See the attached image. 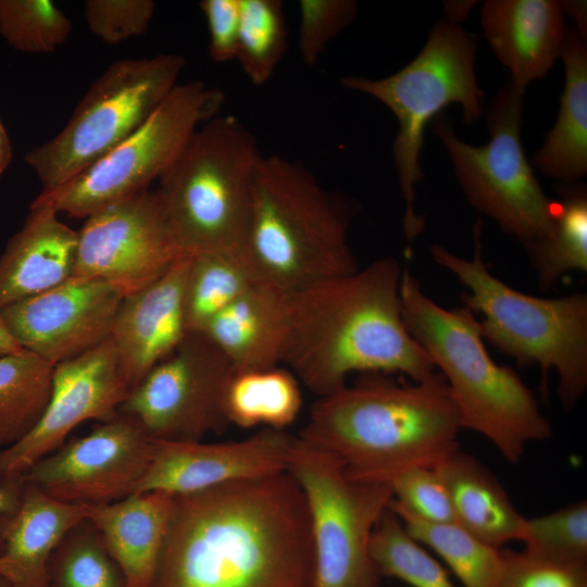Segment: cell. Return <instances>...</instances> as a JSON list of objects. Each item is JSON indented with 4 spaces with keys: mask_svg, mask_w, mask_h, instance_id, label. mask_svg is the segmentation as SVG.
<instances>
[{
    "mask_svg": "<svg viewBox=\"0 0 587 587\" xmlns=\"http://www.w3.org/2000/svg\"><path fill=\"white\" fill-rule=\"evenodd\" d=\"M151 587H314L296 479L283 472L175 496Z\"/></svg>",
    "mask_w": 587,
    "mask_h": 587,
    "instance_id": "6da1fadb",
    "label": "cell"
},
{
    "mask_svg": "<svg viewBox=\"0 0 587 587\" xmlns=\"http://www.w3.org/2000/svg\"><path fill=\"white\" fill-rule=\"evenodd\" d=\"M403 267L379 258L364 268L288 294L282 363L319 397L353 373H400L421 382L437 371L403 322Z\"/></svg>",
    "mask_w": 587,
    "mask_h": 587,
    "instance_id": "7a4b0ae2",
    "label": "cell"
},
{
    "mask_svg": "<svg viewBox=\"0 0 587 587\" xmlns=\"http://www.w3.org/2000/svg\"><path fill=\"white\" fill-rule=\"evenodd\" d=\"M376 375L319 397L299 438L351 476L380 483L459 447L461 419L439 372L409 384Z\"/></svg>",
    "mask_w": 587,
    "mask_h": 587,
    "instance_id": "3957f363",
    "label": "cell"
},
{
    "mask_svg": "<svg viewBox=\"0 0 587 587\" xmlns=\"http://www.w3.org/2000/svg\"><path fill=\"white\" fill-rule=\"evenodd\" d=\"M353 210L300 162L262 155L243 259L259 283L292 294L359 268L349 245Z\"/></svg>",
    "mask_w": 587,
    "mask_h": 587,
    "instance_id": "277c9868",
    "label": "cell"
},
{
    "mask_svg": "<svg viewBox=\"0 0 587 587\" xmlns=\"http://www.w3.org/2000/svg\"><path fill=\"white\" fill-rule=\"evenodd\" d=\"M400 299L405 327L442 375L462 428L486 437L512 464L529 442L551 436L533 392L511 367L490 357L475 313L466 307L442 308L407 267Z\"/></svg>",
    "mask_w": 587,
    "mask_h": 587,
    "instance_id": "5b68a950",
    "label": "cell"
},
{
    "mask_svg": "<svg viewBox=\"0 0 587 587\" xmlns=\"http://www.w3.org/2000/svg\"><path fill=\"white\" fill-rule=\"evenodd\" d=\"M479 218L471 260L434 243V261L466 288L463 300L482 315L483 338L520 365H537L544 375L555 371L563 408L574 407L587 387V295L541 298L512 288L484 263Z\"/></svg>",
    "mask_w": 587,
    "mask_h": 587,
    "instance_id": "8992f818",
    "label": "cell"
},
{
    "mask_svg": "<svg viewBox=\"0 0 587 587\" xmlns=\"http://www.w3.org/2000/svg\"><path fill=\"white\" fill-rule=\"evenodd\" d=\"M261 158L254 136L233 115L218 114L196 130L157 189L187 253L243 258Z\"/></svg>",
    "mask_w": 587,
    "mask_h": 587,
    "instance_id": "52a82bcc",
    "label": "cell"
},
{
    "mask_svg": "<svg viewBox=\"0 0 587 587\" xmlns=\"http://www.w3.org/2000/svg\"><path fill=\"white\" fill-rule=\"evenodd\" d=\"M476 42L460 25L438 21L419 54L398 72L380 78L345 76L340 84L385 104L398 121L392 146L402 198L403 232L412 241L424 229L415 212V186L423 178L420 157L424 130L450 104H459L467 124L483 114L484 92L475 74Z\"/></svg>",
    "mask_w": 587,
    "mask_h": 587,
    "instance_id": "ba28073f",
    "label": "cell"
},
{
    "mask_svg": "<svg viewBox=\"0 0 587 587\" xmlns=\"http://www.w3.org/2000/svg\"><path fill=\"white\" fill-rule=\"evenodd\" d=\"M224 101L222 90L202 82L178 83L133 134L65 183L42 189L30 205L86 218L149 190Z\"/></svg>",
    "mask_w": 587,
    "mask_h": 587,
    "instance_id": "9c48e42d",
    "label": "cell"
},
{
    "mask_svg": "<svg viewBox=\"0 0 587 587\" xmlns=\"http://www.w3.org/2000/svg\"><path fill=\"white\" fill-rule=\"evenodd\" d=\"M184 66L175 53L110 64L64 127L25 154L42 189L65 183L139 128L178 84Z\"/></svg>",
    "mask_w": 587,
    "mask_h": 587,
    "instance_id": "30bf717a",
    "label": "cell"
},
{
    "mask_svg": "<svg viewBox=\"0 0 587 587\" xmlns=\"http://www.w3.org/2000/svg\"><path fill=\"white\" fill-rule=\"evenodd\" d=\"M523 95L510 83L497 92L486 115L490 139L483 146L460 139L442 114L430 125L469 203L526 247L550 229L554 201L544 192L523 149Z\"/></svg>",
    "mask_w": 587,
    "mask_h": 587,
    "instance_id": "8fae6325",
    "label": "cell"
},
{
    "mask_svg": "<svg viewBox=\"0 0 587 587\" xmlns=\"http://www.w3.org/2000/svg\"><path fill=\"white\" fill-rule=\"evenodd\" d=\"M287 472L309 511L314 587H379L370 544L394 497L391 484L351 476L337 459L299 436Z\"/></svg>",
    "mask_w": 587,
    "mask_h": 587,
    "instance_id": "7c38bea8",
    "label": "cell"
},
{
    "mask_svg": "<svg viewBox=\"0 0 587 587\" xmlns=\"http://www.w3.org/2000/svg\"><path fill=\"white\" fill-rule=\"evenodd\" d=\"M235 374L201 333H189L127 395L118 412L134 417L152 440L202 441L230 424L226 410Z\"/></svg>",
    "mask_w": 587,
    "mask_h": 587,
    "instance_id": "4fadbf2b",
    "label": "cell"
},
{
    "mask_svg": "<svg viewBox=\"0 0 587 587\" xmlns=\"http://www.w3.org/2000/svg\"><path fill=\"white\" fill-rule=\"evenodd\" d=\"M76 232L73 277L101 279L123 297L147 287L187 254L158 190L95 212Z\"/></svg>",
    "mask_w": 587,
    "mask_h": 587,
    "instance_id": "5bb4252c",
    "label": "cell"
},
{
    "mask_svg": "<svg viewBox=\"0 0 587 587\" xmlns=\"http://www.w3.org/2000/svg\"><path fill=\"white\" fill-rule=\"evenodd\" d=\"M152 447L138 421L118 413L64 442L22 478L64 503L107 504L133 495L149 466Z\"/></svg>",
    "mask_w": 587,
    "mask_h": 587,
    "instance_id": "9a60e30c",
    "label": "cell"
},
{
    "mask_svg": "<svg viewBox=\"0 0 587 587\" xmlns=\"http://www.w3.org/2000/svg\"><path fill=\"white\" fill-rule=\"evenodd\" d=\"M128 392L110 337L55 364L50 399L41 419L26 437L0 451V479L24 475L59 449L79 424L116 417Z\"/></svg>",
    "mask_w": 587,
    "mask_h": 587,
    "instance_id": "2e32d148",
    "label": "cell"
},
{
    "mask_svg": "<svg viewBox=\"0 0 587 587\" xmlns=\"http://www.w3.org/2000/svg\"><path fill=\"white\" fill-rule=\"evenodd\" d=\"M123 298L107 282L72 277L0 315L22 349L55 365L107 340Z\"/></svg>",
    "mask_w": 587,
    "mask_h": 587,
    "instance_id": "e0dca14e",
    "label": "cell"
},
{
    "mask_svg": "<svg viewBox=\"0 0 587 587\" xmlns=\"http://www.w3.org/2000/svg\"><path fill=\"white\" fill-rule=\"evenodd\" d=\"M296 441L297 436L271 428L223 442L153 440L149 466L133 495L182 496L287 472Z\"/></svg>",
    "mask_w": 587,
    "mask_h": 587,
    "instance_id": "ac0fdd59",
    "label": "cell"
},
{
    "mask_svg": "<svg viewBox=\"0 0 587 587\" xmlns=\"http://www.w3.org/2000/svg\"><path fill=\"white\" fill-rule=\"evenodd\" d=\"M188 262L189 253L163 276L122 299L110 339L129 391L189 334L184 309Z\"/></svg>",
    "mask_w": 587,
    "mask_h": 587,
    "instance_id": "d6986e66",
    "label": "cell"
},
{
    "mask_svg": "<svg viewBox=\"0 0 587 587\" xmlns=\"http://www.w3.org/2000/svg\"><path fill=\"white\" fill-rule=\"evenodd\" d=\"M561 1L488 0L480 11L483 34L521 92L544 77L560 58L565 35Z\"/></svg>",
    "mask_w": 587,
    "mask_h": 587,
    "instance_id": "ffe728a7",
    "label": "cell"
},
{
    "mask_svg": "<svg viewBox=\"0 0 587 587\" xmlns=\"http://www.w3.org/2000/svg\"><path fill=\"white\" fill-rule=\"evenodd\" d=\"M23 483L18 509L0 517V578L12 587H49L50 557L65 535L88 519L89 505L58 501Z\"/></svg>",
    "mask_w": 587,
    "mask_h": 587,
    "instance_id": "44dd1931",
    "label": "cell"
},
{
    "mask_svg": "<svg viewBox=\"0 0 587 587\" xmlns=\"http://www.w3.org/2000/svg\"><path fill=\"white\" fill-rule=\"evenodd\" d=\"M76 251V230L52 209L29 205L22 228L0 257V310L71 279Z\"/></svg>",
    "mask_w": 587,
    "mask_h": 587,
    "instance_id": "7402d4cb",
    "label": "cell"
},
{
    "mask_svg": "<svg viewBox=\"0 0 587 587\" xmlns=\"http://www.w3.org/2000/svg\"><path fill=\"white\" fill-rule=\"evenodd\" d=\"M175 509V496L150 491L89 505L88 521L121 570L126 587H151Z\"/></svg>",
    "mask_w": 587,
    "mask_h": 587,
    "instance_id": "603a6c76",
    "label": "cell"
},
{
    "mask_svg": "<svg viewBox=\"0 0 587 587\" xmlns=\"http://www.w3.org/2000/svg\"><path fill=\"white\" fill-rule=\"evenodd\" d=\"M288 294L255 283L217 313L203 334L235 373L278 366L288 333Z\"/></svg>",
    "mask_w": 587,
    "mask_h": 587,
    "instance_id": "cb8c5ba5",
    "label": "cell"
},
{
    "mask_svg": "<svg viewBox=\"0 0 587 587\" xmlns=\"http://www.w3.org/2000/svg\"><path fill=\"white\" fill-rule=\"evenodd\" d=\"M433 467L448 490L460 526L497 549L521 539L525 517L478 460L457 447Z\"/></svg>",
    "mask_w": 587,
    "mask_h": 587,
    "instance_id": "d4e9b609",
    "label": "cell"
},
{
    "mask_svg": "<svg viewBox=\"0 0 587 587\" xmlns=\"http://www.w3.org/2000/svg\"><path fill=\"white\" fill-rule=\"evenodd\" d=\"M576 29L565 30L560 59L564 86L555 124L534 158L545 175L572 183L587 173V47Z\"/></svg>",
    "mask_w": 587,
    "mask_h": 587,
    "instance_id": "484cf974",
    "label": "cell"
},
{
    "mask_svg": "<svg viewBox=\"0 0 587 587\" xmlns=\"http://www.w3.org/2000/svg\"><path fill=\"white\" fill-rule=\"evenodd\" d=\"M557 191L550 229L525 247L538 286L553 287L566 273L587 272V189L577 182L562 183Z\"/></svg>",
    "mask_w": 587,
    "mask_h": 587,
    "instance_id": "4316f807",
    "label": "cell"
},
{
    "mask_svg": "<svg viewBox=\"0 0 587 587\" xmlns=\"http://www.w3.org/2000/svg\"><path fill=\"white\" fill-rule=\"evenodd\" d=\"M301 405L297 377L279 366L235 373L226 397L228 421L241 428L285 430L297 419Z\"/></svg>",
    "mask_w": 587,
    "mask_h": 587,
    "instance_id": "83f0119b",
    "label": "cell"
},
{
    "mask_svg": "<svg viewBox=\"0 0 587 587\" xmlns=\"http://www.w3.org/2000/svg\"><path fill=\"white\" fill-rule=\"evenodd\" d=\"M53 367L22 349L0 357V447L26 437L41 419L52 389Z\"/></svg>",
    "mask_w": 587,
    "mask_h": 587,
    "instance_id": "f1b7e54d",
    "label": "cell"
},
{
    "mask_svg": "<svg viewBox=\"0 0 587 587\" xmlns=\"http://www.w3.org/2000/svg\"><path fill=\"white\" fill-rule=\"evenodd\" d=\"M259 283L242 257L189 253L184 309L189 333H201L223 309Z\"/></svg>",
    "mask_w": 587,
    "mask_h": 587,
    "instance_id": "f546056e",
    "label": "cell"
},
{
    "mask_svg": "<svg viewBox=\"0 0 587 587\" xmlns=\"http://www.w3.org/2000/svg\"><path fill=\"white\" fill-rule=\"evenodd\" d=\"M419 544L433 549L464 587H500L501 549H497L458 523L436 524L389 508Z\"/></svg>",
    "mask_w": 587,
    "mask_h": 587,
    "instance_id": "4dcf8cb0",
    "label": "cell"
},
{
    "mask_svg": "<svg viewBox=\"0 0 587 587\" xmlns=\"http://www.w3.org/2000/svg\"><path fill=\"white\" fill-rule=\"evenodd\" d=\"M370 553L380 577H394L412 587H455L447 571L408 534L389 507L373 530Z\"/></svg>",
    "mask_w": 587,
    "mask_h": 587,
    "instance_id": "1f68e13d",
    "label": "cell"
},
{
    "mask_svg": "<svg viewBox=\"0 0 587 587\" xmlns=\"http://www.w3.org/2000/svg\"><path fill=\"white\" fill-rule=\"evenodd\" d=\"M236 60L254 85L272 77L287 48L284 5L279 0H239Z\"/></svg>",
    "mask_w": 587,
    "mask_h": 587,
    "instance_id": "d6a6232c",
    "label": "cell"
},
{
    "mask_svg": "<svg viewBox=\"0 0 587 587\" xmlns=\"http://www.w3.org/2000/svg\"><path fill=\"white\" fill-rule=\"evenodd\" d=\"M52 587H126L100 534L88 521L71 529L48 563Z\"/></svg>",
    "mask_w": 587,
    "mask_h": 587,
    "instance_id": "836d02e7",
    "label": "cell"
},
{
    "mask_svg": "<svg viewBox=\"0 0 587 587\" xmlns=\"http://www.w3.org/2000/svg\"><path fill=\"white\" fill-rule=\"evenodd\" d=\"M71 30V20L50 0H0V36L17 51L49 53Z\"/></svg>",
    "mask_w": 587,
    "mask_h": 587,
    "instance_id": "e575fe53",
    "label": "cell"
},
{
    "mask_svg": "<svg viewBox=\"0 0 587 587\" xmlns=\"http://www.w3.org/2000/svg\"><path fill=\"white\" fill-rule=\"evenodd\" d=\"M525 552L563 563L586 564L587 503L578 501L546 515L525 519Z\"/></svg>",
    "mask_w": 587,
    "mask_h": 587,
    "instance_id": "d590c367",
    "label": "cell"
},
{
    "mask_svg": "<svg viewBox=\"0 0 587 587\" xmlns=\"http://www.w3.org/2000/svg\"><path fill=\"white\" fill-rule=\"evenodd\" d=\"M389 508L428 523H457L448 490L434 467L408 470L390 483Z\"/></svg>",
    "mask_w": 587,
    "mask_h": 587,
    "instance_id": "8d00e7d4",
    "label": "cell"
},
{
    "mask_svg": "<svg viewBox=\"0 0 587 587\" xmlns=\"http://www.w3.org/2000/svg\"><path fill=\"white\" fill-rule=\"evenodd\" d=\"M298 50L301 60L313 66L328 43L355 17L353 0H300Z\"/></svg>",
    "mask_w": 587,
    "mask_h": 587,
    "instance_id": "74e56055",
    "label": "cell"
},
{
    "mask_svg": "<svg viewBox=\"0 0 587 587\" xmlns=\"http://www.w3.org/2000/svg\"><path fill=\"white\" fill-rule=\"evenodd\" d=\"M154 11L152 0H87L84 4L89 32L109 45L143 35Z\"/></svg>",
    "mask_w": 587,
    "mask_h": 587,
    "instance_id": "f35d334b",
    "label": "cell"
},
{
    "mask_svg": "<svg viewBox=\"0 0 587 587\" xmlns=\"http://www.w3.org/2000/svg\"><path fill=\"white\" fill-rule=\"evenodd\" d=\"M500 587H587L586 564L555 562L501 550Z\"/></svg>",
    "mask_w": 587,
    "mask_h": 587,
    "instance_id": "ab89813d",
    "label": "cell"
},
{
    "mask_svg": "<svg viewBox=\"0 0 587 587\" xmlns=\"http://www.w3.org/2000/svg\"><path fill=\"white\" fill-rule=\"evenodd\" d=\"M199 7L209 29V54L215 62L236 59L239 25V0H202Z\"/></svg>",
    "mask_w": 587,
    "mask_h": 587,
    "instance_id": "60d3db41",
    "label": "cell"
},
{
    "mask_svg": "<svg viewBox=\"0 0 587 587\" xmlns=\"http://www.w3.org/2000/svg\"><path fill=\"white\" fill-rule=\"evenodd\" d=\"M23 484L22 476L0 479V517L16 512L21 504ZM2 549L3 541L0 537V553Z\"/></svg>",
    "mask_w": 587,
    "mask_h": 587,
    "instance_id": "b9f144b4",
    "label": "cell"
},
{
    "mask_svg": "<svg viewBox=\"0 0 587 587\" xmlns=\"http://www.w3.org/2000/svg\"><path fill=\"white\" fill-rule=\"evenodd\" d=\"M563 14L570 16L576 23V30L579 35L586 38L587 29V14H586V1H562L561 2Z\"/></svg>",
    "mask_w": 587,
    "mask_h": 587,
    "instance_id": "7bdbcfd3",
    "label": "cell"
},
{
    "mask_svg": "<svg viewBox=\"0 0 587 587\" xmlns=\"http://www.w3.org/2000/svg\"><path fill=\"white\" fill-rule=\"evenodd\" d=\"M476 1H445L444 10L448 22L459 25L472 11Z\"/></svg>",
    "mask_w": 587,
    "mask_h": 587,
    "instance_id": "ee69618b",
    "label": "cell"
},
{
    "mask_svg": "<svg viewBox=\"0 0 587 587\" xmlns=\"http://www.w3.org/2000/svg\"><path fill=\"white\" fill-rule=\"evenodd\" d=\"M22 348L9 332L0 315V357L21 351Z\"/></svg>",
    "mask_w": 587,
    "mask_h": 587,
    "instance_id": "f6af8a7d",
    "label": "cell"
},
{
    "mask_svg": "<svg viewBox=\"0 0 587 587\" xmlns=\"http://www.w3.org/2000/svg\"><path fill=\"white\" fill-rule=\"evenodd\" d=\"M12 145L8 133L0 120V176L8 168L12 161Z\"/></svg>",
    "mask_w": 587,
    "mask_h": 587,
    "instance_id": "bcb514c9",
    "label": "cell"
},
{
    "mask_svg": "<svg viewBox=\"0 0 587 587\" xmlns=\"http://www.w3.org/2000/svg\"><path fill=\"white\" fill-rule=\"evenodd\" d=\"M0 587H12V586L4 579L0 578Z\"/></svg>",
    "mask_w": 587,
    "mask_h": 587,
    "instance_id": "7dc6e473",
    "label": "cell"
},
{
    "mask_svg": "<svg viewBox=\"0 0 587 587\" xmlns=\"http://www.w3.org/2000/svg\"><path fill=\"white\" fill-rule=\"evenodd\" d=\"M49 587H52L51 585Z\"/></svg>",
    "mask_w": 587,
    "mask_h": 587,
    "instance_id": "c3c4849f",
    "label": "cell"
}]
</instances>
